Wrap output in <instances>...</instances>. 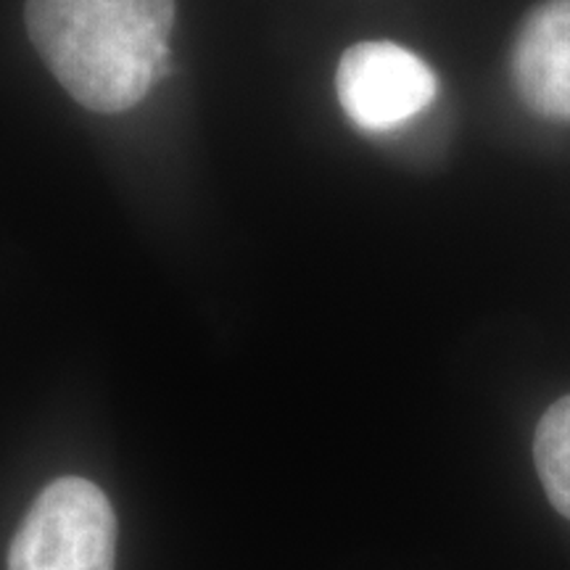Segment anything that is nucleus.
Masks as SVG:
<instances>
[{
	"label": "nucleus",
	"instance_id": "1",
	"mask_svg": "<svg viewBox=\"0 0 570 570\" xmlns=\"http://www.w3.org/2000/svg\"><path fill=\"white\" fill-rule=\"evenodd\" d=\"M24 19L63 90L85 109L119 114L167 69L175 0H27Z\"/></svg>",
	"mask_w": 570,
	"mask_h": 570
},
{
	"label": "nucleus",
	"instance_id": "2",
	"mask_svg": "<svg viewBox=\"0 0 570 570\" xmlns=\"http://www.w3.org/2000/svg\"><path fill=\"white\" fill-rule=\"evenodd\" d=\"M117 515L96 483L67 475L48 483L21 520L9 570H114Z\"/></svg>",
	"mask_w": 570,
	"mask_h": 570
},
{
	"label": "nucleus",
	"instance_id": "3",
	"mask_svg": "<svg viewBox=\"0 0 570 570\" xmlns=\"http://www.w3.org/2000/svg\"><path fill=\"white\" fill-rule=\"evenodd\" d=\"M338 101L356 127L386 132L410 122L436 98L431 67L396 42H356L341 56Z\"/></svg>",
	"mask_w": 570,
	"mask_h": 570
},
{
	"label": "nucleus",
	"instance_id": "4",
	"mask_svg": "<svg viewBox=\"0 0 570 570\" xmlns=\"http://www.w3.org/2000/svg\"><path fill=\"white\" fill-rule=\"evenodd\" d=\"M512 80L531 111L570 119V0L529 13L512 48Z\"/></svg>",
	"mask_w": 570,
	"mask_h": 570
},
{
	"label": "nucleus",
	"instance_id": "5",
	"mask_svg": "<svg viewBox=\"0 0 570 570\" xmlns=\"http://www.w3.org/2000/svg\"><path fill=\"white\" fill-rule=\"evenodd\" d=\"M533 462L552 508L570 520V394L558 399L539 420Z\"/></svg>",
	"mask_w": 570,
	"mask_h": 570
}]
</instances>
